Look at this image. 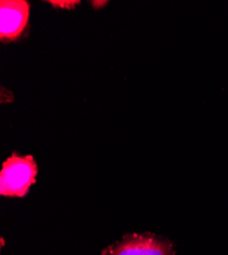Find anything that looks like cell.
<instances>
[{
	"instance_id": "obj_1",
	"label": "cell",
	"mask_w": 228,
	"mask_h": 255,
	"mask_svg": "<svg viewBox=\"0 0 228 255\" xmlns=\"http://www.w3.org/2000/svg\"><path fill=\"white\" fill-rule=\"evenodd\" d=\"M37 163L32 155L20 156L13 152L2 164L0 172V194L6 197H24L36 181Z\"/></svg>"
},
{
	"instance_id": "obj_2",
	"label": "cell",
	"mask_w": 228,
	"mask_h": 255,
	"mask_svg": "<svg viewBox=\"0 0 228 255\" xmlns=\"http://www.w3.org/2000/svg\"><path fill=\"white\" fill-rule=\"evenodd\" d=\"M101 255H175L173 244L153 234H132L110 245Z\"/></svg>"
},
{
	"instance_id": "obj_3",
	"label": "cell",
	"mask_w": 228,
	"mask_h": 255,
	"mask_svg": "<svg viewBox=\"0 0 228 255\" xmlns=\"http://www.w3.org/2000/svg\"><path fill=\"white\" fill-rule=\"evenodd\" d=\"M30 14V4L25 0H2L0 2V39L16 40L25 30Z\"/></svg>"
},
{
	"instance_id": "obj_4",
	"label": "cell",
	"mask_w": 228,
	"mask_h": 255,
	"mask_svg": "<svg viewBox=\"0 0 228 255\" xmlns=\"http://www.w3.org/2000/svg\"><path fill=\"white\" fill-rule=\"evenodd\" d=\"M49 3H51L53 6H57V7H61V8H73L76 4L79 3V1H49Z\"/></svg>"
}]
</instances>
